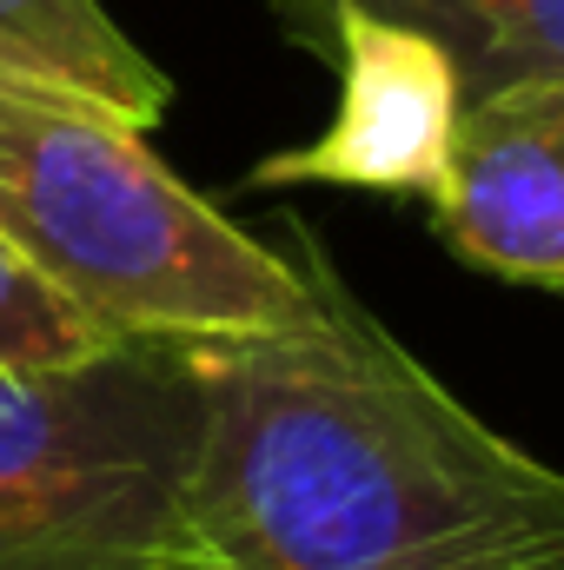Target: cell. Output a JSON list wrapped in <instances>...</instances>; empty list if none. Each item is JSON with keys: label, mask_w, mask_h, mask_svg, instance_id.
<instances>
[{"label": "cell", "mask_w": 564, "mask_h": 570, "mask_svg": "<svg viewBox=\"0 0 564 570\" xmlns=\"http://www.w3.org/2000/svg\"><path fill=\"white\" fill-rule=\"evenodd\" d=\"M319 318L206 338V425L153 570H564V471L485 425L339 279Z\"/></svg>", "instance_id": "1"}, {"label": "cell", "mask_w": 564, "mask_h": 570, "mask_svg": "<svg viewBox=\"0 0 564 570\" xmlns=\"http://www.w3.org/2000/svg\"><path fill=\"white\" fill-rule=\"evenodd\" d=\"M0 239L114 338H273L319 318L312 233L233 226L120 114L0 80Z\"/></svg>", "instance_id": "2"}, {"label": "cell", "mask_w": 564, "mask_h": 570, "mask_svg": "<svg viewBox=\"0 0 564 570\" xmlns=\"http://www.w3.org/2000/svg\"><path fill=\"white\" fill-rule=\"evenodd\" d=\"M206 425V338L0 365V570H153Z\"/></svg>", "instance_id": "3"}, {"label": "cell", "mask_w": 564, "mask_h": 570, "mask_svg": "<svg viewBox=\"0 0 564 570\" xmlns=\"http://www.w3.org/2000/svg\"><path fill=\"white\" fill-rule=\"evenodd\" d=\"M299 33L339 60V107L319 140L266 153L253 186H352L431 206L465 114L451 60L425 33L366 7H319Z\"/></svg>", "instance_id": "4"}, {"label": "cell", "mask_w": 564, "mask_h": 570, "mask_svg": "<svg viewBox=\"0 0 564 570\" xmlns=\"http://www.w3.org/2000/svg\"><path fill=\"white\" fill-rule=\"evenodd\" d=\"M431 226L485 279L564 292V80L505 87L458 114Z\"/></svg>", "instance_id": "5"}, {"label": "cell", "mask_w": 564, "mask_h": 570, "mask_svg": "<svg viewBox=\"0 0 564 570\" xmlns=\"http://www.w3.org/2000/svg\"><path fill=\"white\" fill-rule=\"evenodd\" d=\"M0 80L94 100L140 134L173 107V80L100 0H0Z\"/></svg>", "instance_id": "6"}, {"label": "cell", "mask_w": 564, "mask_h": 570, "mask_svg": "<svg viewBox=\"0 0 564 570\" xmlns=\"http://www.w3.org/2000/svg\"><path fill=\"white\" fill-rule=\"evenodd\" d=\"M280 7L292 27H305L319 7H366L379 20L412 27L451 60L465 107L505 87L564 80V0H280Z\"/></svg>", "instance_id": "7"}, {"label": "cell", "mask_w": 564, "mask_h": 570, "mask_svg": "<svg viewBox=\"0 0 564 570\" xmlns=\"http://www.w3.org/2000/svg\"><path fill=\"white\" fill-rule=\"evenodd\" d=\"M100 345H114V332H100L0 239V365H74Z\"/></svg>", "instance_id": "8"}]
</instances>
